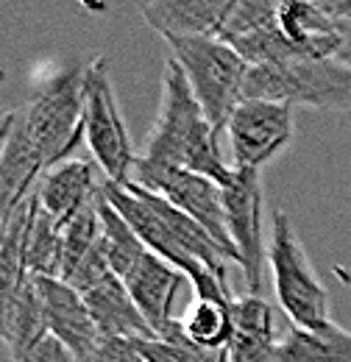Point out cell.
<instances>
[{
  "label": "cell",
  "mask_w": 351,
  "mask_h": 362,
  "mask_svg": "<svg viewBox=\"0 0 351 362\" xmlns=\"http://www.w3.org/2000/svg\"><path fill=\"white\" fill-rule=\"evenodd\" d=\"M81 296H84L89 315H92L98 332L103 337H123V340H151V337H156L151 332L148 320L137 310L132 293L126 290V284L117 273H106L92 287H87Z\"/></svg>",
  "instance_id": "13"
},
{
  "label": "cell",
  "mask_w": 351,
  "mask_h": 362,
  "mask_svg": "<svg viewBox=\"0 0 351 362\" xmlns=\"http://www.w3.org/2000/svg\"><path fill=\"white\" fill-rule=\"evenodd\" d=\"M8 126H11V112H3L0 115V153H3V145H6V136H8Z\"/></svg>",
  "instance_id": "27"
},
{
  "label": "cell",
  "mask_w": 351,
  "mask_h": 362,
  "mask_svg": "<svg viewBox=\"0 0 351 362\" xmlns=\"http://www.w3.org/2000/svg\"><path fill=\"white\" fill-rule=\"evenodd\" d=\"M270 362H351V332L329 323L323 329H290Z\"/></svg>",
  "instance_id": "17"
},
{
  "label": "cell",
  "mask_w": 351,
  "mask_h": 362,
  "mask_svg": "<svg viewBox=\"0 0 351 362\" xmlns=\"http://www.w3.org/2000/svg\"><path fill=\"white\" fill-rule=\"evenodd\" d=\"M231 0H154L142 3V20L165 40L218 37Z\"/></svg>",
  "instance_id": "14"
},
{
  "label": "cell",
  "mask_w": 351,
  "mask_h": 362,
  "mask_svg": "<svg viewBox=\"0 0 351 362\" xmlns=\"http://www.w3.org/2000/svg\"><path fill=\"white\" fill-rule=\"evenodd\" d=\"M279 346L273 307L260 296H240L231 301L229 362H270Z\"/></svg>",
  "instance_id": "15"
},
{
  "label": "cell",
  "mask_w": 351,
  "mask_h": 362,
  "mask_svg": "<svg viewBox=\"0 0 351 362\" xmlns=\"http://www.w3.org/2000/svg\"><path fill=\"white\" fill-rule=\"evenodd\" d=\"M173 59L187 76V84L201 103L215 134H223L234 109L243 103V90L248 78L246 59L218 37H190L168 40Z\"/></svg>",
  "instance_id": "3"
},
{
  "label": "cell",
  "mask_w": 351,
  "mask_h": 362,
  "mask_svg": "<svg viewBox=\"0 0 351 362\" xmlns=\"http://www.w3.org/2000/svg\"><path fill=\"white\" fill-rule=\"evenodd\" d=\"M84 139L103 179L112 184H132L137 151L123 123L117 95L109 76V59L98 56L84 67Z\"/></svg>",
  "instance_id": "6"
},
{
  "label": "cell",
  "mask_w": 351,
  "mask_h": 362,
  "mask_svg": "<svg viewBox=\"0 0 351 362\" xmlns=\"http://www.w3.org/2000/svg\"><path fill=\"white\" fill-rule=\"evenodd\" d=\"M243 100H273L326 112H351V64L340 59H307L251 67Z\"/></svg>",
  "instance_id": "5"
},
{
  "label": "cell",
  "mask_w": 351,
  "mask_h": 362,
  "mask_svg": "<svg viewBox=\"0 0 351 362\" xmlns=\"http://www.w3.org/2000/svg\"><path fill=\"white\" fill-rule=\"evenodd\" d=\"M87 362H145L137 351L134 340H123V337H100L98 349L92 351Z\"/></svg>",
  "instance_id": "24"
},
{
  "label": "cell",
  "mask_w": 351,
  "mask_h": 362,
  "mask_svg": "<svg viewBox=\"0 0 351 362\" xmlns=\"http://www.w3.org/2000/svg\"><path fill=\"white\" fill-rule=\"evenodd\" d=\"M62 223L53 221L37 201L34 192V206H31V221L25 228L23 240V262L31 276H50L62 279Z\"/></svg>",
  "instance_id": "18"
},
{
  "label": "cell",
  "mask_w": 351,
  "mask_h": 362,
  "mask_svg": "<svg viewBox=\"0 0 351 362\" xmlns=\"http://www.w3.org/2000/svg\"><path fill=\"white\" fill-rule=\"evenodd\" d=\"M181 281H187V279L176 271L173 265H168L165 259H159L151 251H145L139 257V262L123 276V284L132 293L137 310L148 320V326L156 337H165L171 332V326L178 320L173 315V304Z\"/></svg>",
  "instance_id": "11"
},
{
  "label": "cell",
  "mask_w": 351,
  "mask_h": 362,
  "mask_svg": "<svg viewBox=\"0 0 351 362\" xmlns=\"http://www.w3.org/2000/svg\"><path fill=\"white\" fill-rule=\"evenodd\" d=\"M100 181L92 162L87 159H64L56 168L45 170V176L37 184V201L45 212L67 226L81 209L98 198Z\"/></svg>",
  "instance_id": "12"
},
{
  "label": "cell",
  "mask_w": 351,
  "mask_h": 362,
  "mask_svg": "<svg viewBox=\"0 0 351 362\" xmlns=\"http://www.w3.org/2000/svg\"><path fill=\"white\" fill-rule=\"evenodd\" d=\"M98 215H100V251H103L109 268L123 279L148 248L134 234V228L126 223V218L103 195H98Z\"/></svg>",
  "instance_id": "19"
},
{
  "label": "cell",
  "mask_w": 351,
  "mask_h": 362,
  "mask_svg": "<svg viewBox=\"0 0 351 362\" xmlns=\"http://www.w3.org/2000/svg\"><path fill=\"white\" fill-rule=\"evenodd\" d=\"M47 334L50 332H47L42 296H40V287H37L34 276H28V281L23 284V293L17 298L11 323H8V334H6V346H8L14 362L20 360L23 354H28Z\"/></svg>",
  "instance_id": "20"
},
{
  "label": "cell",
  "mask_w": 351,
  "mask_h": 362,
  "mask_svg": "<svg viewBox=\"0 0 351 362\" xmlns=\"http://www.w3.org/2000/svg\"><path fill=\"white\" fill-rule=\"evenodd\" d=\"M181 329L195 346L207 351H226L231 337V301L198 298L187 317H181Z\"/></svg>",
  "instance_id": "21"
},
{
  "label": "cell",
  "mask_w": 351,
  "mask_h": 362,
  "mask_svg": "<svg viewBox=\"0 0 351 362\" xmlns=\"http://www.w3.org/2000/svg\"><path fill=\"white\" fill-rule=\"evenodd\" d=\"M17 362H79L53 334H47L45 340H40L28 354H23Z\"/></svg>",
  "instance_id": "25"
},
{
  "label": "cell",
  "mask_w": 351,
  "mask_h": 362,
  "mask_svg": "<svg viewBox=\"0 0 351 362\" xmlns=\"http://www.w3.org/2000/svg\"><path fill=\"white\" fill-rule=\"evenodd\" d=\"M98 240H100V215H98V198H95L87 209H81L62 228V279H67L81 265V259L98 245Z\"/></svg>",
  "instance_id": "22"
},
{
  "label": "cell",
  "mask_w": 351,
  "mask_h": 362,
  "mask_svg": "<svg viewBox=\"0 0 351 362\" xmlns=\"http://www.w3.org/2000/svg\"><path fill=\"white\" fill-rule=\"evenodd\" d=\"M279 28L312 59H338L343 47V25L326 14V8L307 0L279 3Z\"/></svg>",
  "instance_id": "16"
},
{
  "label": "cell",
  "mask_w": 351,
  "mask_h": 362,
  "mask_svg": "<svg viewBox=\"0 0 351 362\" xmlns=\"http://www.w3.org/2000/svg\"><path fill=\"white\" fill-rule=\"evenodd\" d=\"M14 123L42 159L45 170L56 168L79 148L84 136V67L53 73L23 109H14Z\"/></svg>",
  "instance_id": "2"
},
{
  "label": "cell",
  "mask_w": 351,
  "mask_h": 362,
  "mask_svg": "<svg viewBox=\"0 0 351 362\" xmlns=\"http://www.w3.org/2000/svg\"><path fill=\"white\" fill-rule=\"evenodd\" d=\"M139 156L159 165L201 173L218 184L231 176V165H226V159L220 156L218 134L207 120L201 103L195 100L187 76L173 56L168 59L162 73V100L156 123Z\"/></svg>",
  "instance_id": "1"
},
{
  "label": "cell",
  "mask_w": 351,
  "mask_h": 362,
  "mask_svg": "<svg viewBox=\"0 0 351 362\" xmlns=\"http://www.w3.org/2000/svg\"><path fill=\"white\" fill-rule=\"evenodd\" d=\"M226 134L234 159L231 168L263 170L293 142V106L273 100H243L234 109Z\"/></svg>",
  "instance_id": "9"
},
{
  "label": "cell",
  "mask_w": 351,
  "mask_h": 362,
  "mask_svg": "<svg viewBox=\"0 0 351 362\" xmlns=\"http://www.w3.org/2000/svg\"><path fill=\"white\" fill-rule=\"evenodd\" d=\"M40 296L45 304V317H47V332L76 357L79 362H87L92 351L100 343V332L89 315V307L84 296L73 290L62 279L50 276H34Z\"/></svg>",
  "instance_id": "10"
},
{
  "label": "cell",
  "mask_w": 351,
  "mask_h": 362,
  "mask_svg": "<svg viewBox=\"0 0 351 362\" xmlns=\"http://www.w3.org/2000/svg\"><path fill=\"white\" fill-rule=\"evenodd\" d=\"M338 59L346 62V64H351V25H343V47H340Z\"/></svg>",
  "instance_id": "26"
},
{
  "label": "cell",
  "mask_w": 351,
  "mask_h": 362,
  "mask_svg": "<svg viewBox=\"0 0 351 362\" xmlns=\"http://www.w3.org/2000/svg\"><path fill=\"white\" fill-rule=\"evenodd\" d=\"M132 184L171 201L176 209H181L187 218H192L198 226L207 228L237 262V251H234L231 237L226 231L223 187L218 181L207 179L201 173H192V170H181L173 165H159V162H151L145 156H137Z\"/></svg>",
  "instance_id": "7"
},
{
  "label": "cell",
  "mask_w": 351,
  "mask_h": 362,
  "mask_svg": "<svg viewBox=\"0 0 351 362\" xmlns=\"http://www.w3.org/2000/svg\"><path fill=\"white\" fill-rule=\"evenodd\" d=\"M267 265H270L279 307L293 320L296 329H323V326L335 323L329 290L318 279L315 265L296 234L290 215L282 209L273 212Z\"/></svg>",
  "instance_id": "4"
},
{
  "label": "cell",
  "mask_w": 351,
  "mask_h": 362,
  "mask_svg": "<svg viewBox=\"0 0 351 362\" xmlns=\"http://www.w3.org/2000/svg\"><path fill=\"white\" fill-rule=\"evenodd\" d=\"M279 20V3H267V0H231L223 25H220L218 40L223 42H237L248 34H257L267 25H273Z\"/></svg>",
  "instance_id": "23"
},
{
  "label": "cell",
  "mask_w": 351,
  "mask_h": 362,
  "mask_svg": "<svg viewBox=\"0 0 351 362\" xmlns=\"http://www.w3.org/2000/svg\"><path fill=\"white\" fill-rule=\"evenodd\" d=\"M220 187H223L226 231H229L231 245L237 251V265L243 268L248 293L260 296L265 262H267L263 173L246 170V168H231V176Z\"/></svg>",
  "instance_id": "8"
}]
</instances>
